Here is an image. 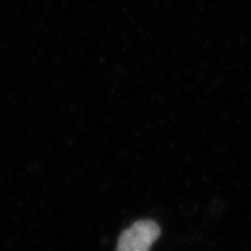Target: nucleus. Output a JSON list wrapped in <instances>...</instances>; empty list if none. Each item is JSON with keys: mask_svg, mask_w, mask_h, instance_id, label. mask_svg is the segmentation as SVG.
I'll use <instances>...</instances> for the list:
<instances>
[{"mask_svg": "<svg viewBox=\"0 0 251 251\" xmlns=\"http://www.w3.org/2000/svg\"><path fill=\"white\" fill-rule=\"evenodd\" d=\"M160 228L152 220H140L126 229L119 239L121 251H146L159 238Z\"/></svg>", "mask_w": 251, "mask_h": 251, "instance_id": "nucleus-1", "label": "nucleus"}]
</instances>
